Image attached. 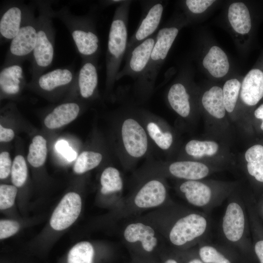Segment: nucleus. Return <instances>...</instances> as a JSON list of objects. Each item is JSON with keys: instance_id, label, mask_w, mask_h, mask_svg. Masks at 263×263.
Returning <instances> with one entry per match:
<instances>
[{"instance_id": "obj_28", "label": "nucleus", "mask_w": 263, "mask_h": 263, "mask_svg": "<svg viewBox=\"0 0 263 263\" xmlns=\"http://www.w3.org/2000/svg\"><path fill=\"white\" fill-rule=\"evenodd\" d=\"M199 244L198 254L205 263H232L231 260L224 254L221 247L207 242Z\"/></svg>"}, {"instance_id": "obj_4", "label": "nucleus", "mask_w": 263, "mask_h": 263, "mask_svg": "<svg viewBox=\"0 0 263 263\" xmlns=\"http://www.w3.org/2000/svg\"><path fill=\"white\" fill-rule=\"evenodd\" d=\"M54 17L57 18L69 31L76 49L83 61L97 62L100 53V41L95 22L89 16L72 14L67 7L54 11Z\"/></svg>"}, {"instance_id": "obj_41", "label": "nucleus", "mask_w": 263, "mask_h": 263, "mask_svg": "<svg viewBox=\"0 0 263 263\" xmlns=\"http://www.w3.org/2000/svg\"><path fill=\"white\" fill-rule=\"evenodd\" d=\"M257 239L254 245V250L260 263H263V238Z\"/></svg>"}, {"instance_id": "obj_10", "label": "nucleus", "mask_w": 263, "mask_h": 263, "mask_svg": "<svg viewBox=\"0 0 263 263\" xmlns=\"http://www.w3.org/2000/svg\"><path fill=\"white\" fill-rule=\"evenodd\" d=\"M143 7L142 17L135 31L128 41L127 56L134 47L145 39L156 33L160 23L164 5L160 0H145L141 2Z\"/></svg>"}, {"instance_id": "obj_44", "label": "nucleus", "mask_w": 263, "mask_h": 263, "mask_svg": "<svg viewBox=\"0 0 263 263\" xmlns=\"http://www.w3.org/2000/svg\"><path fill=\"white\" fill-rule=\"evenodd\" d=\"M254 115L257 118L263 120L261 128L263 131V104L260 106L255 111Z\"/></svg>"}, {"instance_id": "obj_17", "label": "nucleus", "mask_w": 263, "mask_h": 263, "mask_svg": "<svg viewBox=\"0 0 263 263\" xmlns=\"http://www.w3.org/2000/svg\"><path fill=\"white\" fill-rule=\"evenodd\" d=\"M25 83L21 63H18L2 66L0 72L1 93L6 95L18 94Z\"/></svg>"}, {"instance_id": "obj_24", "label": "nucleus", "mask_w": 263, "mask_h": 263, "mask_svg": "<svg viewBox=\"0 0 263 263\" xmlns=\"http://www.w3.org/2000/svg\"><path fill=\"white\" fill-rule=\"evenodd\" d=\"M228 18L233 29L241 34L248 33L251 27L249 10L243 2L232 3L229 7Z\"/></svg>"}, {"instance_id": "obj_26", "label": "nucleus", "mask_w": 263, "mask_h": 263, "mask_svg": "<svg viewBox=\"0 0 263 263\" xmlns=\"http://www.w3.org/2000/svg\"><path fill=\"white\" fill-rule=\"evenodd\" d=\"M202 102L204 108L213 116L222 118L225 109L223 95V90L214 86L206 91L203 95Z\"/></svg>"}, {"instance_id": "obj_6", "label": "nucleus", "mask_w": 263, "mask_h": 263, "mask_svg": "<svg viewBox=\"0 0 263 263\" xmlns=\"http://www.w3.org/2000/svg\"><path fill=\"white\" fill-rule=\"evenodd\" d=\"M212 228V221L204 211L185 213L174 222L169 232L170 242L176 246L200 244L207 241Z\"/></svg>"}, {"instance_id": "obj_25", "label": "nucleus", "mask_w": 263, "mask_h": 263, "mask_svg": "<svg viewBox=\"0 0 263 263\" xmlns=\"http://www.w3.org/2000/svg\"><path fill=\"white\" fill-rule=\"evenodd\" d=\"M150 119L145 121L144 125L149 137L155 144L162 150H167L171 146L173 136L171 133L164 131L156 119H153V116L147 113Z\"/></svg>"}, {"instance_id": "obj_8", "label": "nucleus", "mask_w": 263, "mask_h": 263, "mask_svg": "<svg viewBox=\"0 0 263 263\" xmlns=\"http://www.w3.org/2000/svg\"><path fill=\"white\" fill-rule=\"evenodd\" d=\"M199 180L183 182L179 186V190L189 204L208 214L220 206L230 196V192L226 189L216 188L214 185Z\"/></svg>"}, {"instance_id": "obj_34", "label": "nucleus", "mask_w": 263, "mask_h": 263, "mask_svg": "<svg viewBox=\"0 0 263 263\" xmlns=\"http://www.w3.org/2000/svg\"><path fill=\"white\" fill-rule=\"evenodd\" d=\"M241 84L237 79L227 80L223 89V95L225 110L232 112L235 107Z\"/></svg>"}, {"instance_id": "obj_30", "label": "nucleus", "mask_w": 263, "mask_h": 263, "mask_svg": "<svg viewBox=\"0 0 263 263\" xmlns=\"http://www.w3.org/2000/svg\"><path fill=\"white\" fill-rule=\"evenodd\" d=\"M47 152L46 140L41 135H36L30 145L27 160L34 167H39L46 160Z\"/></svg>"}, {"instance_id": "obj_5", "label": "nucleus", "mask_w": 263, "mask_h": 263, "mask_svg": "<svg viewBox=\"0 0 263 263\" xmlns=\"http://www.w3.org/2000/svg\"><path fill=\"white\" fill-rule=\"evenodd\" d=\"M179 30V28L175 25H166L157 32L147 66L134 83L135 92L142 100L147 99L152 94L161 68Z\"/></svg>"}, {"instance_id": "obj_29", "label": "nucleus", "mask_w": 263, "mask_h": 263, "mask_svg": "<svg viewBox=\"0 0 263 263\" xmlns=\"http://www.w3.org/2000/svg\"><path fill=\"white\" fill-rule=\"evenodd\" d=\"M100 183L102 186L101 192L103 194L120 191L123 186L119 170L112 167H109L103 170L100 177Z\"/></svg>"}, {"instance_id": "obj_15", "label": "nucleus", "mask_w": 263, "mask_h": 263, "mask_svg": "<svg viewBox=\"0 0 263 263\" xmlns=\"http://www.w3.org/2000/svg\"><path fill=\"white\" fill-rule=\"evenodd\" d=\"M167 197V189L159 180L152 179L146 182L139 190L134 203L140 208H151L162 204Z\"/></svg>"}, {"instance_id": "obj_37", "label": "nucleus", "mask_w": 263, "mask_h": 263, "mask_svg": "<svg viewBox=\"0 0 263 263\" xmlns=\"http://www.w3.org/2000/svg\"><path fill=\"white\" fill-rule=\"evenodd\" d=\"M19 228V224L14 220H1L0 221V239L9 237L17 233Z\"/></svg>"}, {"instance_id": "obj_46", "label": "nucleus", "mask_w": 263, "mask_h": 263, "mask_svg": "<svg viewBox=\"0 0 263 263\" xmlns=\"http://www.w3.org/2000/svg\"><path fill=\"white\" fill-rule=\"evenodd\" d=\"M188 263H204L200 258H194L189 260Z\"/></svg>"}, {"instance_id": "obj_23", "label": "nucleus", "mask_w": 263, "mask_h": 263, "mask_svg": "<svg viewBox=\"0 0 263 263\" xmlns=\"http://www.w3.org/2000/svg\"><path fill=\"white\" fill-rule=\"evenodd\" d=\"M167 100L172 109L183 117H187L190 111L189 95L185 86L181 83L172 84L169 88Z\"/></svg>"}, {"instance_id": "obj_45", "label": "nucleus", "mask_w": 263, "mask_h": 263, "mask_svg": "<svg viewBox=\"0 0 263 263\" xmlns=\"http://www.w3.org/2000/svg\"><path fill=\"white\" fill-rule=\"evenodd\" d=\"M124 0H110L101 1L102 5L108 6L112 5H116L117 6L124 2Z\"/></svg>"}, {"instance_id": "obj_36", "label": "nucleus", "mask_w": 263, "mask_h": 263, "mask_svg": "<svg viewBox=\"0 0 263 263\" xmlns=\"http://www.w3.org/2000/svg\"><path fill=\"white\" fill-rule=\"evenodd\" d=\"M17 188L13 185L2 184L0 186V209H7L14 204Z\"/></svg>"}, {"instance_id": "obj_22", "label": "nucleus", "mask_w": 263, "mask_h": 263, "mask_svg": "<svg viewBox=\"0 0 263 263\" xmlns=\"http://www.w3.org/2000/svg\"><path fill=\"white\" fill-rule=\"evenodd\" d=\"M203 64L212 76L217 78L225 75L229 68L226 55L217 46L210 49L203 59Z\"/></svg>"}, {"instance_id": "obj_19", "label": "nucleus", "mask_w": 263, "mask_h": 263, "mask_svg": "<svg viewBox=\"0 0 263 263\" xmlns=\"http://www.w3.org/2000/svg\"><path fill=\"white\" fill-rule=\"evenodd\" d=\"M168 171L172 176L188 180H199L207 177L210 170L205 164L195 161H182L171 163Z\"/></svg>"}, {"instance_id": "obj_38", "label": "nucleus", "mask_w": 263, "mask_h": 263, "mask_svg": "<svg viewBox=\"0 0 263 263\" xmlns=\"http://www.w3.org/2000/svg\"><path fill=\"white\" fill-rule=\"evenodd\" d=\"M214 1L213 0H187L185 3L190 12L200 14L204 12Z\"/></svg>"}, {"instance_id": "obj_47", "label": "nucleus", "mask_w": 263, "mask_h": 263, "mask_svg": "<svg viewBox=\"0 0 263 263\" xmlns=\"http://www.w3.org/2000/svg\"><path fill=\"white\" fill-rule=\"evenodd\" d=\"M165 263H178L174 259H169L167 260Z\"/></svg>"}, {"instance_id": "obj_7", "label": "nucleus", "mask_w": 263, "mask_h": 263, "mask_svg": "<svg viewBox=\"0 0 263 263\" xmlns=\"http://www.w3.org/2000/svg\"><path fill=\"white\" fill-rule=\"evenodd\" d=\"M37 34V18L33 10L26 6L20 29L11 41L3 66L20 63L31 58L35 49Z\"/></svg>"}, {"instance_id": "obj_31", "label": "nucleus", "mask_w": 263, "mask_h": 263, "mask_svg": "<svg viewBox=\"0 0 263 263\" xmlns=\"http://www.w3.org/2000/svg\"><path fill=\"white\" fill-rule=\"evenodd\" d=\"M94 250L88 242H81L75 245L68 255V263H93Z\"/></svg>"}, {"instance_id": "obj_42", "label": "nucleus", "mask_w": 263, "mask_h": 263, "mask_svg": "<svg viewBox=\"0 0 263 263\" xmlns=\"http://www.w3.org/2000/svg\"><path fill=\"white\" fill-rule=\"evenodd\" d=\"M70 147L68 142L64 140L58 141L56 144V148L57 151L62 155H63Z\"/></svg>"}, {"instance_id": "obj_40", "label": "nucleus", "mask_w": 263, "mask_h": 263, "mask_svg": "<svg viewBox=\"0 0 263 263\" xmlns=\"http://www.w3.org/2000/svg\"><path fill=\"white\" fill-rule=\"evenodd\" d=\"M15 136L14 131L11 129H7L0 125V141L9 142L11 141Z\"/></svg>"}, {"instance_id": "obj_27", "label": "nucleus", "mask_w": 263, "mask_h": 263, "mask_svg": "<svg viewBox=\"0 0 263 263\" xmlns=\"http://www.w3.org/2000/svg\"><path fill=\"white\" fill-rule=\"evenodd\" d=\"M245 158L248 174L257 181L263 183V146L255 145L251 147L246 150Z\"/></svg>"}, {"instance_id": "obj_3", "label": "nucleus", "mask_w": 263, "mask_h": 263, "mask_svg": "<svg viewBox=\"0 0 263 263\" xmlns=\"http://www.w3.org/2000/svg\"><path fill=\"white\" fill-rule=\"evenodd\" d=\"M37 4L38 15L36 17V43L31 57L32 80L42 75L50 66L54 55L55 30L52 20L54 11L49 1H40Z\"/></svg>"}, {"instance_id": "obj_2", "label": "nucleus", "mask_w": 263, "mask_h": 263, "mask_svg": "<svg viewBox=\"0 0 263 263\" xmlns=\"http://www.w3.org/2000/svg\"><path fill=\"white\" fill-rule=\"evenodd\" d=\"M132 1L125 0L114 11L109 32L106 55V85L111 90L120 70L128 43V25Z\"/></svg>"}, {"instance_id": "obj_21", "label": "nucleus", "mask_w": 263, "mask_h": 263, "mask_svg": "<svg viewBox=\"0 0 263 263\" xmlns=\"http://www.w3.org/2000/svg\"><path fill=\"white\" fill-rule=\"evenodd\" d=\"M155 232L149 225L141 223L129 225L124 232V238L130 243L140 241L143 248L150 252L155 247L157 240L154 237Z\"/></svg>"}, {"instance_id": "obj_14", "label": "nucleus", "mask_w": 263, "mask_h": 263, "mask_svg": "<svg viewBox=\"0 0 263 263\" xmlns=\"http://www.w3.org/2000/svg\"><path fill=\"white\" fill-rule=\"evenodd\" d=\"M75 76L76 74L71 68H57L32 80L31 83L42 91L53 92L69 86L75 81Z\"/></svg>"}, {"instance_id": "obj_35", "label": "nucleus", "mask_w": 263, "mask_h": 263, "mask_svg": "<svg viewBox=\"0 0 263 263\" xmlns=\"http://www.w3.org/2000/svg\"><path fill=\"white\" fill-rule=\"evenodd\" d=\"M11 180L14 186L21 187L25 182L28 173L27 167L24 157L18 155L15 157L11 168Z\"/></svg>"}, {"instance_id": "obj_13", "label": "nucleus", "mask_w": 263, "mask_h": 263, "mask_svg": "<svg viewBox=\"0 0 263 263\" xmlns=\"http://www.w3.org/2000/svg\"><path fill=\"white\" fill-rule=\"evenodd\" d=\"M26 5L19 2H12L1 10L0 18V41H11L21 27Z\"/></svg>"}, {"instance_id": "obj_32", "label": "nucleus", "mask_w": 263, "mask_h": 263, "mask_svg": "<svg viewBox=\"0 0 263 263\" xmlns=\"http://www.w3.org/2000/svg\"><path fill=\"white\" fill-rule=\"evenodd\" d=\"M218 150V144L212 141L192 140L186 145L185 150L189 155L200 158L204 156H212Z\"/></svg>"}, {"instance_id": "obj_11", "label": "nucleus", "mask_w": 263, "mask_h": 263, "mask_svg": "<svg viewBox=\"0 0 263 263\" xmlns=\"http://www.w3.org/2000/svg\"><path fill=\"white\" fill-rule=\"evenodd\" d=\"M157 33L133 48L126 56L125 64L117 75L116 80L129 76L136 81L144 73L149 63Z\"/></svg>"}, {"instance_id": "obj_1", "label": "nucleus", "mask_w": 263, "mask_h": 263, "mask_svg": "<svg viewBox=\"0 0 263 263\" xmlns=\"http://www.w3.org/2000/svg\"><path fill=\"white\" fill-rule=\"evenodd\" d=\"M247 216L244 198L230 195L219 229L220 242L226 250L242 254L249 248Z\"/></svg>"}, {"instance_id": "obj_18", "label": "nucleus", "mask_w": 263, "mask_h": 263, "mask_svg": "<svg viewBox=\"0 0 263 263\" xmlns=\"http://www.w3.org/2000/svg\"><path fill=\"white\" fill-rule=\"evenodd\" d=\"M241 98L246 105H256L263 97V72L259 69L250 70L242 82Z\"/></svg>"}, {"instance_id": "obj_20", "label": "nucleus", "mask_w": 263, "mask_h": 263, "mask_svg": "<svg viewBox=\"0 0 263 263\" xmlns=\"http://www.w3.org/2000/svg\"><path fill=\"white\" fill-rule=\"evenodd\" d=\"M80 112L79 105L75 102L61 104L54 109L44 119L45 125L49 129L61 127L73 121Z\"/></svg>"}, {"instance_id": "obj_12", "label": "nucleus", "mask_w": 263, "mask_h": 263, "mask_svg": "<svg viewBox=\"0 0 263 263\" xmlns=\"http://www.w3.org/2000/svg\"><path fill=\"white\" fill-rule=\"evenodd\" d=\"M81 209V199L75 192L67 193L54 210L50 224L56 230L69 227L78 218Z\"/></svg>"}, {"instance_id": "obj_43", "label": "nucleus", "mask_w": 263, "mask_h": 263, "mask_svg": "<svg viewBox=\"0 0 263 263\" xmlns=\"http://www.w3.org/2000/svg\"><path fill=\"white\" fill-rule=\"evenodd\" d=\"M62 155L67 160L71 162L76 158L77 153L70 147Z\"/></svg>"}, {"instance_id": "obj_33", "label": "nucleus", "mask_w": 263, "mask_h": 263, "mask_svg": "<svg viewBox=\"0 0 263 263\" xmlns=\"http://www.w3.org/2000/svg\"><path fill=\"white\" fill-rule=\"evenodd\" d=\"M102 160V154L94 151H84L77 158L74 166V170L82 174L98 166Z\"/></svg>"}, {"instance_id": "obj_9", "label": "nucleus", "mask_w": 263, "mask_h": 263, "mask_svg": "<svg viewBox=\"0 0 263 263\" xmlns=\"http://www.w3.org/2000/svg\"><path fill=\"white\" fill-rule=\"evenodd\" d=\"M119 130L121 149L130 159H138L147 153L149 136L143 124L132 116L125 117Z\"/></svg>"}, {"instance_id": "obj_39", "label": "nucleus", "mask_w": 263, "mask_h": 263, "mask_svg": "<svg viewBox=\"0 0 263 263\" xmlns=\"http://www.w3.org/2000/svg\"><path fill=\"white\" fill-rule=\"evenodd\" d=\"M12 162L9 152L3 151L0 154V178L5 179L11 171Z\"/></svg>"}, {"instance_id": "obj_16", "label": "nucleus", "mask_w": 263, "mask_h": 263, "mask_svg": "<svg viewBox=\"0 0 263 263\" xmlns=\"http://www.w3.org/2000/svg\"><path fill=\"white\" fill-rule=\"evenodd\" d=\"M75 80L81 97L85 99L92 97L96 92L98 85L96 61H83L81 68L76 74Z\"/></svg>"}]
</instances>
